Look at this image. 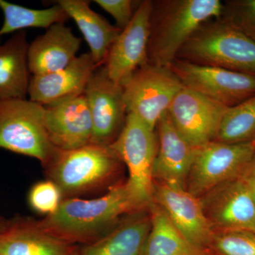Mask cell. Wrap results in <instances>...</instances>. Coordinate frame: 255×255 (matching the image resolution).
Masks as SVG:
<instances>
[{
  "instance_id": "6da1fadb",
  "label": "cell",
  "mask_w": 255,
  "mask_h": 255,
  "mask_svg": "<svg viewBox=\"0 0 255 255\" xmlns=\"http://www.w3.org/2000/svg\"><path fill=\"white\" fill-rule=\"evenodd\" d=\"M141 210L132 199L126 182H120L100 197L63 199L54 214L38 223L55 237L87 246L102 238L124 216Z\"/></svg>"
},
{
  "instance_id": "7a4b0ae2",
  "label": "cell",
  "mask_w": 255,
  "mask_h": 255,
  "mask_svg": "<svg viewBox=\"0 0 255 255\" xmlns=\"http://www.w3.org/2000/svg\"><path fill=\"white\" fill-rule=\"evenodd\" d=\"M223 9L219 0L153 1L147 64L169 67L196 30L206 21L221 17Z\"/></svg>"
},
{
  "instance_id": "3957f363",
  "label": "cell",
  "mask_w": 255,
  "mask_h": 255,
  "mask_svg": "<svg viewBox=\"0 0 255 255\" xmlns=\"http://www.w3.org/2000/svg\"><path fill=\"white\" fill-rule=\"evenodd\" d=\"M122 162L110 145L90 143L73 150L58 149L43 168L63 199L81 198L107 191L119 183L114 179Z\"/></svg>"
},
{
  "instance_id": "277c9868",
  "label": "cell",
  "mask_w": 255,
  "mask_h": 255,
  "mask_svg": "<svg viewBox=\"0 0 255 255\" xmlns=\"http://www.w3.org/2000/svg\"><path fill=\"white\" fill-rule=\"evenodd\" d=\"M177 58L255 76V41L220 18L203 23Z\"/></svg>"
},
{
  "instance_id": "5b68a950",
  "label": "cell",
  "mask_w": 255,
  "mask_h": 255,
  "mask_svg": "<svg viewBox=\"0 0 255 255\" xmlns=\"http://www.w3.org/2000/svg\"><path fill=\"white\" fill-rule=\"evenodd\" d=\"M0 149L46 165L58 149L47 133L44 107L27 99L0 100Z\"/></svg>"
},
{
  "instance_id": "8992f818",
  "label": "cell",
  "mask_w": 255,
  "mask_h": 255,
  "mask_svg": "<svg viewBox=\"0 0 255 255\" xmlns=\"http://www.w3.org/2000/svg\"><path fill=\"white\" fill-rule=\"evenodd\" d=\"M110 146L127 167L126 184L132 199L140 209H147L155 187L152 172L158 147L155 130L128 114L123 130Z\"/></svg>"
},
{
  "instance_id": "52a82bcc",
  "label": "cell",
  "mask_w": 255,
  "mask_h": 255,
  "mask_svg": "<svg viewBox=\"0 0 255 255\" xmlns=\"http://www.w3.org/2000/svg\"><path fill=\"white\" fill-rule=\"evenodd\" d=\"M183 87L169 67L147 64L137 69L122 86L127 113L155 130Z\"/></svg>"
},
{
  "instance_id": "ba28073f",
  "label": "cell",
  "mask_w": 255,
  "mask_h": 255,
  "mask_svg": "<svg viewBox=\"0 0 255 255\" xmlns=\"http://www.w3.org/2000/svg\"><path fill=\"white\" fill-rule=\"evenodd\" d=\"M255 153L253 142H208L197 147L186 189L200 198L224 183L243 177Z\"/></svg>"
},
{
  "instance_id": "9c48e42d",
  "label": "cell",
  "mask_w": 255,
  "mask_h": 255,
  "mask_svg": "<svg viewBox=\"0 0 255 255\" xmlns=\"http://www.w3.org/2000/svg\"><path fill=\"white\" fill-rule=\"evenodd\" d=\"M183 86L220 105L232 107L255 95V76L178 59L169 67Z\"/></svg>"
},
{
  "instance_id": "30bf717a",
  "label": "cell",
  "mask_w": 255,
  "mask_h": 255,
  "mask_svg": "<svg viewBox=\"0 0 255 255\" xmlns=\"http://www.w3.org/2000/svg\"><path fill=\"white\" fill-rule=\"evenodd\" d=\"M84 94L92 117L91 143L112 145L123 130L127 118L123 87L109 78L102 65L92 74Z\"/></svg>"
},
{
  "instance_id": "8fae6325",
  "label": "cell",
  "mask_w": 255,
  "mask_h": 255,
  "mask_svg": "<svg viewBox=\"0 0 255 255\" xmlns=\"http://www.w3.org/2000/svg\"><path fill=\"white\" fill-rule=\"evenodd\" d=\"M199 199L215 233L255 231V201L243 177L218 186Z\"/></svg>"
},
{
  "instance_id": "7c38bea8",
  "label": "cell",
  "mask_w": 255,
  "mask_h": 255,
  "mask_svg": "<svg viewBox=\"0 0 255 255\" xmlns=\"http://www.w3.org/2000/svg\"><path fill=\"white\" fill-rule=\"evenodd\" d=\"M152 4L150 0L140 1L131 21L114 41L104 65L109 78L121 86L147 64Z\"/></svg>"
},
{
  "instance_id": "4fadbf2b",
  "label": "cell",
  "mask_w": 255,
  "mask_h": 255,
  "mask_svg": "<svg viewBox=\"0 0 255 255\" xmlns=\"http://www.w3.org/2000/svg\"><path fill=\"white\" fill-rule=\"evenodd\" d=\"M228 107L183 87L168 110L179 133L195 147L214 141Z\"/></svg>"
},
{
  "instance_id": "5bb4252c",
  "label": "cell",
  "mask_w": 255,
  "mask_h": 255,
  "mask_svg": "<svg viewBox=\"0 0 255 255\" xmlns=\"http://www.w3.org/2000/svg\"><path fill=\"white\" fill-rule=\"evenodd\" d=\"M153 202L167 214L177 229L194 246L210 251L215 234L199 198L186 188L155 183Z\"/></svg>"
},
{
  "instance_id": "9a60e30c",
  "label": "cell",
  "mask_w": 255,
  "mask_h": 255,
  "mask_svg": "<svg viewBox=\"0 0 255 255\" xmlns=\"http://www.w3.org/2000/svg\"><path fill=\"white\" fill-rule=\"evenodd\" d=\"M43 107L47 133L57 149L73 150L91 143L92 117L85 94Z\"/></svg>"
},
{
  "instance_id": "2e32d148",
  "label": "cell",
  "mask_w": 255,
  "mask_h": 255,
  "mask_svg": "<svg viewBox=\"0 0 255 255\" xmlns=\"http://www.w3.org/2000/svg\"><path fill=\"white\" fill-rule=\"evenodd\" d=\"M77 245L50 234L38 220L14 216L0 231V255H80Z\"/></svg>"
},
{
  "instance_id": "e0dca14e",
  "label": "cell",
  "mask_w": 255,
  "mask_h": 255,
  "mask_svg": "<svg viewBox=\"0 0 255 255\" xmlns=\"http://www.w3.org/2000/svg\"><path fill=\"white\" fill-rule=\"evenodd\" d=\"M156 128L158 147L152 172L154 182L186 188L197 147L179 133L168 111L161 117Z\"/></svg>"
},
{
  "instance_id": "ac0fdd59",
  "label": "cell",
  "mask_w": 255,
  "mask_h": 255,
  "mask_svg": "<svg viewBox=\"0 0 255 255\" xmlns=\"http://www.w3.org/2000/svg\"><path fill=\"white\" fill-rule=\"evenodd\" d=\"M97 68L91 54L86 53L79 55L66 68L55 73L31 76L28 100L48 106L83 95Z\"/></svg>"
},
{
  "instance_id": "d6986e66",
  "label": "cell",
  "mask_w": 255,
  "mask_h": 255,
  "mask_svg": "<svg viewBox=\"0 0 255 255\" xmlns=\"http://www.w3.org/2000/svg\"><path fill=\"white\" fill-rule=\"evenodd\" d=\"M81 43L82 38L75 36L65 23L52 25L28 46L31 76L55 73L66 68L78 57Z\"/></svg>"
},
{
  "instance_id": "ffe728a7",
  "label": "cell",
  "mask_w": 255,
  "mask_h": 255,
  "mask_svg": "<svg viewBox=\"0 0 255 255\" xmlns=\"http://www.w3.org/2000/svg\"><path fill=\"white\" fill-rule=\"evenodd\" d=\"M150 229L148 209L124 216L110 231L80 250V255H143Z\"/></svg>"
},
{
  "instance_id": "44dd1931",
  "label": "cell",
  "mask_w": 255,
  "mask_h": 255,
  "mask_svg": "<svg viewBox=\"0 0 255 255\" xmlns=\"http://www.w3.org/2000/svg\"><path fill=\"white\" fill-rule=\"evenodd\" d=\"M57 4L78 25L96 65L98 67L105 65L111 48L122 30L93 11L89 1L59 0Z\"/></svg>"
},
{
  "instance_id": "7402d4cb",
  "label": "cell",
  "mask_w": 255,
  "mask_h": 255,
  "mask_svg": "<svg viewBox=\"0 0 255 255\" xmlns=\"http://www.w3.org/2000/svg\"><path fill=\"white\" fill-rule=\"evenodd\" d=\"M28 46L24 30L0 44V100L26 99L31 78Z\"/></svg>"
},
{
  "instance_id": "603a6c76",
  "label": "cell",
  "mask_w": 255,
  "mask_h": 255,
  "mask_svg": "<svg viewBox=\"0 0 255 255\" xmlns=\"http://www.w3.org/2000/svg\"><path fill=\"white\" fill-rule=\"evenodd\" d=\"M147 209L150 229L143 255H214L193 245L155 202L152 201Z\"/></svg>"
},
{
  "instance_id": "cb8c5ba5",
  "label": "cell",
  "mask_w": 255,
  "mask_h": 255,
  "mask_svg": "<svg viewBox=\"0 0 255 255\" xmlns=\"http://www.w3.org/2000/svg\"><path fill=\"white\" fill-rule=\"evenodd\" d=\"M0 9L4 21L0 28V39L4 35L23 31L28 28L50 27L58 23H65L70 17L59 4L47 9H37L24 7L0 0Z\"/></svg>"
},
{
  "instance_id": "d4e9b609",
  "label": "cell",
  "mask_w": 255,
  "mask_h": 255,
  "mask_svg": "<svg viewBox=\"0 0 255 255\" xmlns=\"http://www.w3.org/2000/svg\"><path fill=\"white\" fill-rule=\"evenodd\" d=\"M255 137V95L223 114L214 141L236 144L252 142Z\"/></svg>"
},
{
  "instance_id": "484cf974",
  "label": "cell",
  "mask_w": 255,
  "mask_h": 255,
  "mask_svg": "<svg viewBox=\"0 0 255 255\" xmlns=\"http://www.w3.org/2000/svg\"><path fill=\"white\" fill-rule=\"evenodd\" d=\"M210 251L214 255H255V231L215 233Z\"/></svg>"
},
{
  "instance_id": "4316f807",
  "label": "cell",
  "mask_w": 255,
  "mask_h": 255,
  "mask_svg": "<svg viewBox=\"0 0 255 255\" xmlns=\"http://www.w3.org/2000/svg\"><path fill=\"white\" fill-rule=\"evenodd\" d=\"M63 199L59 187L50 179L35 183L28 193L30 207L35 212L46 216L54 214Z\"/></svg>"
},
{
  "instance_id": "83f0119b",
  "label": "cell",
  "mask_w": 255,
  "mask_h": 255,
  "mask_svg": "<svg viewBox=\"0 0 255 255\" xmlns=\"http://www.w3.org/2000/svg\"><path fill=\"white\" fill-rule=\"evenodd\" d=\"M220 18L255 41V0L228 1Z\"/></svg>"
},
{
  "instance_id": "f1b7e54d",
  "label": "cell",
  "mask_w": 255,
  "mask_h": 255,
  "mask_svg": "<svg viewBox=\"0 0 255 255\" xmlns=\"http://www.w3.org/2000/svg\"><path fill=\"white\" fill-rule=\"evenodd\" d=\"M95 2L113 16L117 27L122 31L131 21L140 1L131 0H95Z\"/></svg>"
},
{
  "instance_id": "f546056e",
  "label": "cell",
  "mask_w": 255,
  "mask_h": 255,
  "mask_svg": "<svg viewBox=\"0 0 255 255\" xmlns=\"http://www.w3.org/2000/svg\"><path fill=\"white\" fill-rule=\"evenodd\" d=\"M242 177L255 178V153Z\"/></svg>"
},
{
  "instance_id": "4dcf8cb0",
  "label": "cell",
  "mask_w": 255,
  "mask_h": 255,
  "mask_svg": "<svg viewBox=\"0 0 255 255\" xmlns=\"http://www.w3.org/2000/svg\"><path fill=\"white\" fill-rule=\"evenodd\" d=\"M246 181L250 190L251 191L252 195L255 201V178L253 177H243Z\"/></svg>"
},
{
  "instance_id": "1f68e13d",
  "label": "cell",
  "mask_w": 255,
  "mask_h": 255,
  "mask_svg": "<svg viewBox=\"0 0 255 255\" xmlns=\"http://www.w3.org/2000/svg\"><path fill=\"white\" fill-rule=\"evenodd\" d=\"M6 219L0 216V231L4 227L5 224H6Z\"/></svg>"
},
{
  "instance_id": "d6a6232c",
  "label": "cell",
  "mask_w": 255,
  "mask_h": 255,
  "mask_svg": "<svg viewBox=\"0 0 255 255\" xmlns=\"http://www.w3.org/2000/svg\"><path fill=\"white\" fill-rule=\"evenodd\" d=\"M252 142H253V145L255 146V137L254 138V140H253V141H252Z\"/></svg>"
}]
</instances>
